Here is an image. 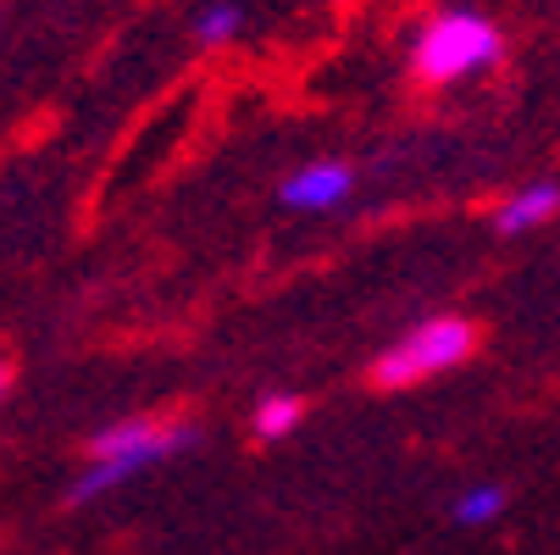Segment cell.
Masks as SVG:
<instances>
[{
	"label": "cell",
	"mask_w": 560,
	"mask_h": 555,
	"mask_svg": "<svg viewBox=\"0 0 560 555\" xmlns=\"http://www.w3.org/2000/svg\"><path fill=\"white\" fill-rule=\"evenodd\" d=\"M505 56V39L489 18L477 12H444L422 28L417 39V78L422 84H455V78H471Z\"/></svg>",
	"instance_id": "obj_3"
},
{
	"label": "cell",
	"mask_w": 560,
	"mask_h": 555,
	"mask_svg": "<svg viewBox=\"0 0 560 555\" xmlns=\"http://www.w3.org/2000/svg\"><path fill=\"white\" fill-rule=\"evenodd\" d=\"M12 383H18V367H12V361H0V401L12 394Z\"/></svg>",
	"instance_id": "obj_9"
},
{
	"label": "cell",
	"mask_w": 560,
	"mask_h": 555,
	"mask_svg": "<svg viewBox=\"0 0 560 555\" xmlns=\"http://www.w3.org/2000/svg\"><path fill=\"white\" fill-rule=\"evenodd\" d=\"M471 350H477V323L471 316H433V323L411 328L406 339L388 345L372 361V383L377 389H411V383H428V378L460 367Z\"/></svg>",
	"instance_id": "obj_2"
},
{
	"label": "cell",
	"mask_w": 560,
	"mask_h": 555,
	"mask_svg": "<svg viewBox=\"0 0 560 555\" xmlns=\"http://www.w3.org/2000/svg\"><path fill=\"white\" fill-rule=\"evenodd\" d=\"M500 511H505V489H494V484L466 489V495L455 500V522H460V528H483V522H494Z\"/></svg>",
	"instance_id": "obj_8"
},
{
	"label": "cell",
	"mask_w": 560,
	"mask_h": 555,
	"mask_svg": "<svg viewBox=\"0 0 560 555\" xmlns=\"http://www.w3.org/2000/svg\"><path fill=\"white\" fill-rule=\"evenodd\" d=\"M350 189H355V173L345 162H311V167L289 173L283 206H294V211H334Z\"/></svg>",
	"instance_id": "obj_4"
},
{
	"label": "cell",
	"mask_w": 560,
	"mask_h": 555,
	"mask_svg": "<svg viewBox=\"0 0 560 555\" xmlns=\"http://www.w3.org/2000/svg\"><path fill=\"white\" fill-rule=\"evenodd\" d=\"M555 211H560V189H555V184H527V189H516L511 200H500L494 228H500V233H527V228L549 222Z\"/></svg>",
	"instance_id": "obj_5"
},
{
	"label": "cell",
	"mask_w": 560,
	"mask_h": 555,
	"mask_svg": "<svg viewBox=\"0 0 560 555\" xmlns=\"http://www.w3.org/2000/svg\"><path fill=\"white\" fill-rule=\"evenodd\" d=\"M195 439H200V428L189 417H122V423L101 428L90 439V472L72 484V506H84V500L128 484L133 472H144L155 461L189 450Z\"/></svg>",
	"instance_id": "obj_1"
},
{
	"label": "cell",
	"mask_w": 560,
	"mask_h": 555,
	"mask_svg": "<svg viewBox=\"0 0 560 555\" xmlns=\"http://www.w3.org/2000/svg\"><path fill=\"white\" fill-rule=\"evenodd\" d=\"M300 417H305L300 394H267V401L256 406V439H283V433L300 428Z\"/></svg>",
	"instance_id": "obj_6"
},
{
	"label": "cell",
	"mask_w": 560,
	"mask_h": 555,
	"mask_svg": "<svg viewBox=\"0 0 560 555\" xmlns=\"http://www.w3.org/2000/svg\"><path fill=\"white\" fill-rule=\"evenodd\" d=\"M238 23H245V12L233 7V0H211V7L195 18V39L211 50V45H228L233 34H238Z\"/></svg>",
	"instance_id": "obj_7"
}]
</instances>
